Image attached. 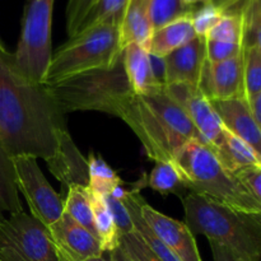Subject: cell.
Listing matches in <instances>:
<instances>
[{
  "label": "cell",
  "mask_w": 261,
  "mask_h": 261,
  "mask_svg": "<svg viewBox=\"0 0 261 261\" xmlns=\"http://www.w3.org/2000/svg\"><path fill=\"white\" fill-rule=\"evenodd\" d=\"M64 132V115L42 84L20 75L8 51L0 54V143L5 150L12 157L25 154L48 162Z\"/></svg>",
  "instance_id": "obj_1"
},
{
  "label": "cell",
  "mask_w": 261,
  "mask_h": 261,
  "mask_svg": "<svg viewBox=\"0 0 261 261\" xmlns=\"http://www.w3.org/2000/svg\"><path fill=\"white\" fill-rule=\"evenodd\" d=\"M120 119L129 125L148 157L155 162H172L176 153L190 140L204 142L182 109L165 89L147 96L133 94Z\"/></svg>",
  "instance_id": "obj_2"
},
{
  "label": "cell",
  "mask_w": 261,
  "mask_h": 261,
  "mask_svg": "<svg viewBox=\"0 0 261 261\" xmlns=\"http://www.w3.org/2000/svg\"><path fill=\"white\" fill-rule=\"evenodd\" d=\"M191 233L228 247L242 261H261V213L239 211L199 194L181 198Z\"/></svg>",
  "instance_id": "obj_3"
},
{
  "label": "cell",
  "mask_w": 261,
  "mask_h": 261,
  "mask_svg": "<svg viewBox=\"0 0 261 261\" xmlns=\"http://www.w3.org/2000/svg\"><path fill=\"white\" fill-rule=\"evenodd\" d=\"M172 163L188 193L204 195L239 211L261 213V201L245 190L206 143L190 140L176 153Z\"/></svg>",
  "instance_id": "obj_4"
},
{
  "label": "cell",
  "mask_w": 261,
  "mask_h": 261,
  "mask_svg": "<svg viewBox=\"0 0 261 261\" xmlns=\"http://www.w3.org/2000/svg\"><path fill=\"white\" fill-rule=\"evenodd\" d=\"M61 114L98 111L120 117L133 94L122 61L115 68L79 74L55 84H42Z\"/></svg>",
  "instance_id": "obj_5"
},
{
  "label": "cell",
  "mask_w": 261,
  "mask_h": 261,
  "mask_svg": "<svg viewBox=\"0 0 261 261\" xmlns=\"http://www.w3.org/2000/svg\"><path fill=\"white\" fill-rule=\"evenodd\" d=\"M120 25L99 23L84 28L51 56L41 84L61 81L94 70L112 69L121 60Z\"/></svg>",
  "instance_id": "obj_6"
},
{
  "label": "cell",
  "mask_w": 261,
  "mask_h": 261,
  "mask_svg": "<svg viewBox=\"0 0 261 261\" xmlns=\"http://www.w3.org/2000/svg\"><path fill=\"white\" fill-rule=\"evenodd\" d=\"M55 0H30L22 20L17 50L10 54L15 70L33 83L41 84L53 56L51 27Z\"/></svg>",
  "instance_id": "obj_7"
},
{
  "label": "cell",
  "mask_w": 261,
  "mask_h": 261,
  "mask_svg": "<svg viewBox=\"0 0 261 261\" xmlns=\"http://www.w3.org/2000/svg\"><path fill=\"white\" fill-rule=\"evenodd\" d=\"M0 261H60L47 227L24 211L0 221Z\"/></svg>",
  "instance_id": "obj_8"
},
{
  "label": "cell",
  "mask_w": 261,
  "mask_h": 261,
  "mask_svg": "<svg viewBox=\"0 0 261 261\" xmlns=\"http://www.w3.org/2000/svg\"><path fill=\"white\" fill-rule=\"evenodd\" d=\"M36 160L25 154L13 157L17 188L30 206L31 216L50 227L64 214V200L51 188Z\"/></svg>",
  "instance_id": "obj_9"
},
{
  "label": "cell",
  "mask_w": 261,
  "mask_h": 261,
  "mask_svg": "<svg viewBox=\"0 0 261 261\" xmlns=\"http://www.w3.org/2000/svg\"><path fill=\"white\" fill-rule=\"evenodd\" d=\"M165 91L195 126L208 145L213 147L222 134V122L212 102L204 96L199 87L190 84H168Z\"/></svg>",
  "instance_id": "obj_10"
},
{
  "label": "cell",
  "mask_w": 261,
  "mask_h": 261,
  "mask_svg": "<svg viewBox=\"0 0 261 261\" xmlns=\"http://www.w3.org/2000/svg\"><path fill=\"white\" fill-rule=\"evenodd\" d=\"M139 211L140 216L153 233L181 261H203L196 246L195 237L185 222L176 221L155 211L153 206L145 203L143 198L139 200Z\"/></svg>",
  "instance_id": "obj_11"
},
{
  "label": "cell",
  "mask_w": 261,
  "mask_h": 261,
  "mask_svg": "<svg viewBox=\"0 0 261 261\" xmlns=\"http://www.w3.org/2000/svg\"><path fill=\"white\" fill-rule=\"evenodd\" d=\"M199 89L209 101L244 97V55L242 51L233 58L211 63L205 60Z\"/></svg>",
  "instance_id": "obj_12"
},
{
  "label": "cell",
  "mask_w": 261,
  "mask_h": 261,
  "mask_svg": "<svg viewBox=\"0 0 261 261\" xmlns=\"http://www.w3.org/2000/svg\"><path fill=\"white\" fill-rule=\"evenodd\" d=\"M47 229L59 254L70 261H86L103 255L97 237L68 214L64 213Z\"/></svg>",
  "instance_id": "obj_13"
},
{
  "label": "cell",
  "mask_w": 261,
  "mask_h": 261,
  "mask_svg": "<svg viewBox=\"0 0 261 261\" xmlns=\"http://www.w3.org/2000/svg\"><path fill=\"white\" fill-rule=\"evenodd\" d=\"M205 60V37L196 36L189 43L165 56L166 86L190 84L198 87Z\"/></svg>",
  "instance_id": "obj_14"
},
{
  "label": "cell",
  "mask_w": 261,
  "mask_h": 261,
  "mask_svg": "<svg viewBox=\"0 0 261 261\" xmlns=\"http://www.w3.org/2000/svg\"><path fill=\"white\" fill-rule=\"evenodd\" d=\"M211 102L222 125L261 154V127L252 119L244 97Z\"/></svg>",
  "instance_id": "obj_15"
},
{
  "label": "cell",
  "mask_w": 261,
  "mask_h": 261,
  "mask_svg": "<svg viewBox=\"0 0 261 261\" xmlns=\"http://www.w3.org/2000/svg\"><path fill=\"white\" fill-rule=\"evenodd\" d=\"M46 163L51 173L66 186V189L70 185L88 186L87 160L74 144L68 130L61 134L55 157Z\"/></svg>",
  "instance_id": "obj_16"
},
{
  "label": "cell",
  "mask_w": 261,
  "mask_h": 261,
  "mask_svg": "<svg viewBox=\"0 0 261 261\" xmlns=\"http://www.w3.org/2000/svg\"><path fill=\"white\" fill-rule=\"evenodd\" d=\"M122 68L135 94L147 96L162 92L165 87L157 83L150 66L149 51L139 43H127L122 48Z\"/></svg>",
  "instance_id": "obj_17"
},
{
  "label": "cell",
  "mask_w": 261,
  "mask_h": 261,
  "mask_svg": "<svg viewBox=\"0 0 261 261\" xmlns=\"http://www.w3.org/2000/svg\"><path fill=\"white\" fill-rule=\"evenodd\" d=\"M150 18V0H127L120 23V42L124 48L127 43H139L148 50L153 35Z\"/></svg>",
  "instance_id": "obj_18"
},
{
  "label": "cell",
  "mask_w": 261,
  "mask_h": 261,
  "mask_svg": "<svg viewBox=\"0 0 261 261\" xmlns=\"http://www.w3.org/2000/svg\"><path fill=\"white\" fill-rule=\"evenodd\" d=\"M212 148L224 168L231 173L252 166L261 167V154L255 152L254 148L228 132L224 126L222 127L221 138Z\"/></svg>",
  "instance_id": "obj_19"
},
{
  "label": "cell",
  "mask_w": 261,
  "mask_h": 261,
  "mask_svg": "<svg viewBox=\"0 0 261 261\" xmlns=\"http://www.w3.org/2000/svg\"><path fill=\"white\" fill-rule=\"evenodd\" d=\"M191 14L193 12L153 31L149 47H148L149 54L165 58L172 51L177 50L181 46L194 40L196 37V33L193 27Z\"/></svg>",
  "instance_id": "obj_20"
},
{
  "label": "cell",
  "mask_w": 261,
  "mask_h": 261,
  "mask_svg": "<svg viewBox=\"0 0 261 261\" xmlns=\"http://www.w3.org/2000/svg\"><path fill=\"white\" fill-rule=\"evenodd\" d=\"M23 212L15 180L13 157L0 143V221Z\"/></svg>",
  "instance_id": "obj_21"
},
{
  "label": "cell",
  "mask_w": 261,
  "mask_h": 261,
  "mask_svg": "<svg viewBox=\"0 0 261 261\" xmlns=\"http://www.w3.org/2000/svg\"><path fill=\"white\" fill-rule=\"evenodd\" d=\"M140 198H142V195L139 194V191L134 190L126 191L124 199H122V201H124L125 206L127 209V213H129L130 218H132L134 231L142 237V240L147 244V246L157 255L158 259H161L162 261H181L166 245H163L161 242V240L153 233L152 229L148 227L144 219L142 218L139 211Z\"/></svg>",
  "instance_id": "obj_22"
},
{
  "label": "cell",
  "mask_w": 261,
  "mask_h": 261,
  "mask_svg": "<svg viewBox=\"0 0 261 261\" xmlns=\"http://www.w3.org/2000/svg\"><path fill=\"white\" fill-rule=\"evenodd\" d=\"M89 191H91L94 233L99 241L102 251L110 252L120 245V232L112 218L111 212L107 208L103 196L94 193L91 189Z\"/></svg>",
  "instance_id": "obj_23"
},
{
  "label": "cell",
  "mask_w": 261,
  "mask_h": 261,
  "mask_svg": "<svg viewBox=\"0 0 261 261\" xmlns=\"http://www.w3.org/2000/svg\"><path fill=\"white\" fill-rule=\"evenodd\" d=\"M64 213L68 214L73 221L94 233L93 214H92L91 191L88 186L70 185L68 188L66 198L64 200Z\"/></svg>",
  "instance_id": "obj_24"
},
{
  "label": "cell",
  "mask_w": 261,
  "mask_h": 261,
  "mask_svg": "<svg viewBox=\"0 0 261 261\" xmlns=\"http://www.w3.org/2000/svg\"><path fill=\"white\" fill-rule=\"evenodd\" d=\"M88 167V188L99 195H110L119 186L122 180L116 172L102 160L99 155L92 153L87 160Z\"/></svg>",
  "instance_id": "obj_25"
},
{
  "label": "cell",
  "mask_w": 261,
  "mask_h": 261,
  "mask_svg": "<svg viewBox=\"0 0 261 261\" xmlns=\"http://www.w3.org/2000/svg\"><path fill=\"white\" fill-rule=\"evenodd\" d=\"M145 185L162 195L176 194L182 198L188 194L180 173L172 162H155L154 168L150 172Z\"/></svg>",
  "instance_id": "obj_26"
},
{
  "label": "cell",
  "mask_w": 261,
  "mask_h": 261,
  "mask_svg": "<svg viewBox=\"0 0 261 261\" xmlns=\"http://www.w3.org/2000/svg\"><path fill=\"white\" fill-rule=\"evenodd\" d=\"M241 48L261 47V0H246L239 10Z\"/></svg>",
  "instance_id": "obj_27"
},
{
  "label": "cell",
  "mask_w": 261,
  "mask_h": 261,
  "mask_svg": "<svg viewBox=\"0 0 261 261\" xmlns=\"http://www.w3.org/2000/svg\"><path fill=\"white\" fill-rule=\"evenodd\" d=\"M126 4L127 0H96L81 31L91 25L106 22L120 25Z\"/></svg>",
  "instance_id": "obj_28"
},
{
  "label": "cell",
  "mask_w": 261,
  "mask_h": 261,
  "mask_svg": "<svg viewBox=\"0 0 261 261\" xmlns=\"http://www.w3.org/2000/svg\"><path fill=\"white\" fill-rule=\"evenodd\" d=\"M244 98L261 93V47L242 48Z\"/></svg>",
  "instance_id": "obj_29"
},
{
  "label": "cell",
  "mask_w": 261,
  "mask_h": 261,
  "mask_svg": "<svg viewBox=\"0 0 261 261\" xmlns=\"http://www.w3.org/2000/svg\"><path fill=\"white\" fill-rule=\"evenodd\" d=\"M193 10L186 7L182 0H150V18L153 30H158L172 20L189 14Z\"/></svg>",
  "instance_id": "obj_30"
},
{
  "label": "cell",
  "mask_w": 261,
  "mask_h": 261,
  "mask_svg": "<svg viewBox=\"0 0 261 261\" xmlns=\"http://www.w3.org/2000/svg\"><path fill=\"white\" fill-rule=\"evenodd\" d=\"M206 40L241 45V20L237 14H224L205 36Z\"/></svg>",
  "instance_id": "obj_31"
},
{
  "label": "cell",
  "mask_w": 261,
  "mask_h": 261,
  "mask_svg": "<svg viewBox=\"0 0 261 261\" xmlns=\"http://www.w3.org/2000/svg\"><path fill=\"white\" fill-rule=\"evenodd\" d=\"M96 0H68L66 5V31L69 37L81 32L87 15L93 8Z\"/></svg>",
  "instance_id": "obj_32"
},
{
  "label": "cell",
  "mask_w": 261,
  "mask_h": 261,
  "mask_svg": "<svg viewBox=\"0 0 261 261\" xmlns=\"http://www.w3.org/2000/svg\"><path fill=\"white\" fill-rule=\"evenodd\" d=\"M120 247L129 255L133 261H162L147 246L137 232H130L120 236Z\"/></svg>",
  "instance_id": "obj_33"
},
{
  "label": "cell",
  "mask_w": 261,
  "mask_h": 261,
  "mask_svg": "<svg viewBox=\"0 0 261 261\" xmlns=\"http://www.w3.org/2000/svg\"><path fill=\"white\" fill-rule=\"evenodd\" d=\"M223 15V12H221L218 8L213 7L209 3L208 4H203V7H200L199 9L193 10L191 20H193V27L196 36L205 37L209 31L218 23V20Z\"/></svg>",
  "instance_id": "obj_34"
},
{
  "label": "cell",
  "mask_w": 261,
  "mask_h": 261,
  "mask_svg": "<svg viewBox=\"0 0 261 261\" xmlns=\"http://www.w3.org/2000/svg\"><path fill=\"white\" fill-rule=\"evenodd\" d=\"M103 199L106 201L107 208L111 212L112 218H114L117 229L120 232V236L125 233H130V232H134V226H133L132 218H130L129 213H127V209L125 206L122 199H116L112 195H105Z\"/></svg>",
  "instance_id": "obj_35"
},
{
  "label": "cell",
  "mask_w": 261,
  "mask_h": 261,
  "mask_svg": "<svg viewBox=\"0 0 261 261\" xmlns=\"http://www.w3.org/2000/svg\"><path fill=\"white\" fill-rule=\"evenodd\" d=\"M242 51L241 45L231 42H221V41H212L205 38V54L206 60L211 63L223 61L226 59L233 58Z\"/></svg>",
  "instance_id": "obj_36"
},
{
  "label": "cell",
  "mask_w": 261,
  "mask_h": 261,
  "mask_svg": "<svg viewBox=\"0 0 261 261\" xmlns=\"http://www.w3.org/2000/svg\"><path fill=\"white\" fill-rule=\"evenodd\" d=\"M233 175L250 195L254 196L256 200L261 201V167L260 166H252V167L242 168V170L234 172Z\"/></svg>",
  "instance_id": "obj_37"
},
{
  "label": "cell",
  "mask_w": 261,
  "mask_h": 261,
  "mask_svg": "<svg viewBox=\"0 0 261 261\" xmlns=\"http://www.w3.org/2000/svg\"><path fill=\"white\" fill-rule=\"evenodd\" d=\"M208 241L212 250V254H213L214 261H242L228 247L224 246V245L218 244L216 241H212V240H208Z\"/></svg>",
  "instance_id": "obj_38"
},
{
  "label": "cell",
  "mask_w": 261,
  "mask_h": 261,
  "mask_svg": "<svg viewBox=\"0 0 261 261\" xmlns=\"http://www.w3.org/2000/svg\"><path fill=\"white\" fill-rule=\"evenodd\" d=\"M150 59V66H152L153 75L154 79L157 81L158 84L166 87V61L165 58H161V56H155L149 54Z\"/></svg>",
  "instance_id": "obj_39"
},
{
  "label": "cell",
  "mask_w": 261,
  "mask_h": 261,
  "mask_svg": "<svg viewBox=\"0 0 261 261\" xmlns=\"http://www.w3.org/2000/svg\"><path fill=\"white\" fill-rule=\"evenodd\" d=\"M246 0H209V4L218 8L224 14H237Z\"/></svg>",
  "instance_id": "obj_40"
},
{
  "label": "cell",
  "mask_w": 261,
  "mask_h": 261,
  "mask_svg": "<svg viewBox=\"0 0 261 261\" xmlns=\"http://www.w3.org/2000/svg\"><path fill=\"white\" fill-rule=\"evenodd\" d=\"M245 101H246L247 106H249L252 119L261 127V93L254 94V96L249 97Z\"/></svg>",
  "instance_id": "obj_41"
},
{
  "label": "cell",
  "mask_w": 261,
  "mask_h": 261,
  "mask_svg": "<svg viewBox=\"0 0 261 261\" xmlns=\"http://www.w3.org/2000/svg\"><path fill=\"white\" fill-rule=\"evenodd\" d=\"M109 254H110V260L111 261H133L129 257V255H127L120 246H117L116 249L110 251Z\"/></svg>",
  "instance_id": "obj_42"
},
{
  "label": "cell",
  "mask_w": 261,
  "mask_h": 261,
  "mask_svg": "<svg viewBox=\"0 0 261 261\" xmlns=\"http://www.w3.org/2000/svg\"><path fill=\"white\" fill-rule=\"evenodd\" d=\"M182 3L188 8H191V9H193V8L198 4H208L209 0H182Z\"/></svg>",
  "instance_id": "obj_43"
},
{
  "label": "cell",
  "mask_w": 261,
  "mask_h": 261,
  "mask_svg": "<svg viewBox=\"0 0 261 261\" xmlns=\"http://www.w3.org/2000/svg\"><path fill=\"white\" fill-rule=\"evenodd\" d=\"M86 261H111V260H107V259H105L103 256H99V257H93V259H88V260H86Z\"/></svg>",
  "instance_id": "obj_44"
},
{
  "label": "cell",
  "mask_w": 261,
  "mask_h": 261,
  "mask_svg": "<svg viewBox=\"0 0 261 261\" xmlns=\"http://www.w3.org/2000/svg\"><path fill=\"white\" fill-rule=\"evenodd\" d=\"M5 51H7V50H5V48H4V46H3V43L0 42V54L5 53Z\"/></svg>",
  "instance_id": "obj_45"
}]
</instances>
